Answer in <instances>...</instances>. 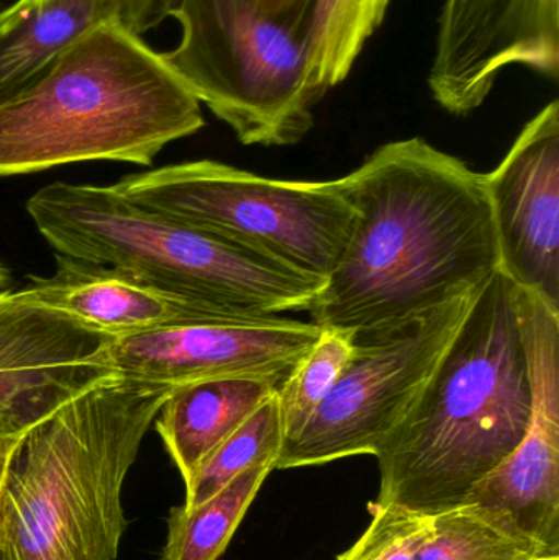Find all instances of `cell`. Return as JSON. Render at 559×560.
<instances>
[{
	"label": "cell",
	"instance_id": "1",
	"mask_svg": "<svg viewBox=\"0 0 559 560\" xmlns=\"http://www.w3.org/2000/svg\"><path fill=\"white\" fill-rule=\"evenodd\" d=\"M338 180L354 223L311 308L322 328L403 322L476 292L501 268L485 174L422 138L377 148Z\"/></svg>",
	"mask_w": 559,
	"mask_h": 560
},
{
	"label": "cell",
	"instance_id": "2",
	"mask_svg": "<svg viewBox=\"0 0 559 560\" xmlns=\"http://www.w3.org/2000/svg\"><path fill=\"white\" fill-rule=\"evenodd\" d=\"M532 405L514 283L498 271L479 287L409 413L374 454V503L430 516L465 505L524 440Z\"/></svg>",
	"mask_w": 559,
	"mask_h": 560
},
{
	"label": "cell",
	"instance_id": "3",
	"mask_svg": "<svg viewBox=\"0 0 559 560\" xmlns=\"http://www.w3.org/2000/svg\"><path fill=\"white\" fill-rule=\"evenodd\" d=\"M173 388L110 377L23 434L0 490V560H115L124 486Z\"/></svg>",
	"mask_w": 559,
	"mask_h": 560
},
{
	"label": "cell",
	"instance_id": "4",
	"mask_svg": "<svg viewBox=\"0 0 559 560\" xmlns=\"http://www.w3.org/2000/svg\"><path fill=\"white\" fill-rule=\"evenodd\" d=\"M202 127L200 102L163 55L121 23H102L0 105V177L88 161L148 166Z\"/></svg>",
	"mask_w": 559,
	"mask_h": 560
},
{
	"label": "cell",
	"instance_id": "5",
	"mask_svg": "<svg viewBox=\"0 0 559 560\" xmlns=\"http://www.w3.org/2000/svg\"><path fill=\"white\" fill-rule=\"evenodd\" d=\"M26 212L62 258L120 269L238 318L311 312L324 282L121 196L115 186L55 183Z\"/></svg>",
	"mask_w": 559,
	"mask_h": 560
},
{
	"label": "cell",
	"instance_id": "6",
	"mask_svg": "<svg viewBox=\"0 0 559 560\" xmlns=\"http://www.w3.org/2000/svg\"><path fill=\"white\" fill-rule=\"evenodd\" d=\"M171 16L180 39L164 61L243 144L289 147L311 131L325 94L312 82L307 28L253 0H179Z\"/></svg>",
	"mask_w": 559,
	"mask_h": 560
},
{
	"label": "cell",
	"instance_id": "7",
	"mask_svg": "<svg viewBox=\"0 0 559 560\" xmlns=\"http://www.w3.org/2000/svg\"><path fill=\"white\" fill-rule=\"evenodd\" d=\"M114 186L150 212L324 283L353 230L354 209L338 179H269L217 161H193L133 174Z\"/></svg>",
	"mask_w": 559,
	"mask_h": 560
},
{
	"label": "cell",
	"instance_id": "8",
	"mask_svg": "<svg viewBox=\"0 0 559 560\" xmlns=\"http://www.w3.org/2000/svg\"><path fill=\"white\" fill-rule=\"evenodd\" d=\"M476 292L403 322L354 331L343 374L307 424L284 441L276 469L374 456L426 387Z\"/></svg>",
	"mask_w": 559,
	"mask_h": 560
},
{
	"label": "cell",
	"instance_id": "9",
	"mask_svg": "<svg viewBox=\"0 0 559 560\" xmlns=\"http://www.w3.org/2000/svg\"><path fill=\"white\" fill-rule=\"evenodd\" d=\"M514 305L531 368V423L521 444L475 487L465 505L499 513L559 558V312L517 285Z\"/></svg>",
	"mask_w": 559,
	"mask_h": 560
},
{
	"label": "cell",
	"instance_id": "10",
	"mask_svg": "<svg viewBox=\"0 0 559 560\" xmlns=\"http://www.w3.org/2000/svg\"><path fill=\"white\" fill-rule=\"evenodd\" d=\"M559 74V0H445L429 88L440 107L468 115L505 69Z\"/></svg>",
	"mask_w": 559,
	"mask_h": 560
},
{
	"label": "cell",
	"instance_id": "11",
	"mask_svg": "<svg viewBox=\"0 0 559 560\" xmlns=\"http://www.w3.org/2000/svg\"><path fill=\"white\" fill-rule=\"evenodd\" d=\"M317 323L281 315L189 323L114 339L115 375L176 388L225 377L282 382L321 338Z\"/></svg>",
	"mask_w": 559,
	"mask_h": 560
},
{
	"label": "cell",
	"instance_id": "12",
	"mask_svg": "<svg viewBox=\"0 0 559 560\" xmlns=\"http://www.w3.org/2000/svg\"><path fill=\"white\" fill-rule=\"evenodd\" d=\"M114 339L16 292L0 296V430L26 433L75 395L115 377Z\"/></svg>",
	"mask_w": 559,
	"mask_h": 560
},
{
	"label": "cell",
	"instance_id": "13",
	"mask_svg": "<svg viewBox=\"0 0 559 560\" xmlns=\"http://www.w3.org/2000/svg\"><path fill=\"white\" fill-rule=\"evenodd\" d=\"M499 271L559 312V102L541 108L504 160L485 174Z\"/></svg>",
	"mask_w": 559,
	"mask_h": 560
},
{
	"label": "cell",
	"instance_id": "14",
	"mask_svg": "<svg viewBox=\"0 0 559 560\" xmlns=\"http://www.w3.org/2000/svg\"><path fill=\"white\" fill-rule=\"evenodd\" d=\"M16 295L59 310L115 339L189 323L249 319L194 302L130 272L62 256L51 278L33 280Z\"/></svg>",
	"mask_w": 559,
	"mask_h": 560
},
{
	"label": "cell",
	"instance_id": "15",
	"mask_svg": "<svg viewBox=\"0 0 559 560\" xmlns=\"http://www.w3.org/2000/svg\"><path fill=\"white\" fill-rule=\"evenodd\" d=\"M127 26L125 0H16L0 12V105L38 81L102 23Z\"/></svg>",
	"mask_w": 559,
	"mask_h": 560
},
{
	"label": "cell",
	"instance_id": "16",
	"mask_svg": "<svg viewBox=\"0 0 559 560\" xmlns=\"http://www.w3.org/2000/svg\"><path fill=\"white\" fill-rule=\"evenodd\" d=\"M279 387L281 382L275 378L225 377L173 388L154 423L184 487Z\"/></svg>",
	"mask_w": 559,
	"mask_h": 560
},
{
	"label": "cell",
	"instance_id": "17",
	"mask_svg": "<svg viewBox=\"0 0 559 560\" xmlns=\"http://www.w3.org/2000/svg\"><path fill=\"white\" fill-rule=\"evenodd\" d=\"M272 470L252 467L200 505L171 510L163 560H219Z\"/></svg>",
	"mask_w": 559,
	"mask_h": 560
},
{
	"label": "cell",
	"instance_id": "18",
	"mask_svg": "<svg viewBox=\"0 0 559 560\" xmlns=\"http://www.w3.org/2000/svg\"><path fill=\"white\" fill-rule=\"evenodd\" d=\"M389 5L391 0H314L307 52L315 88L327 94L350 75Z\"/></svg>",
	"mask_w": 559,
	"mask_h": 560
},
{
	"label": "cell",
	"instance_id": "19",
	"mask_svg": "<svg viewBox=\"0 0 559 560\" xmlns=\"http://www.w3.org/2000/svg\"><path fill=\"white\" fill-rule=\"evenodd\" d=\"M557 558L519 533L508 518L476 505L435 515V525L412 560H544Z\"/></svg>",
	"mask_w": 559,
	"mask_h": 560
},
{
	"label": "cell",
	"instance_id": "20",
	"mask_svg": "<svg viewBox=\"0 0 559 560\" xmlns=\"http://www.w3.org/2000/svg\"><path fill=\"white\" fill-rule=\"evenodd\" d=\"M284 438L276 394L207 457L189 486H186L183 506L193 509L200 505L252 467L275 464L276 469Z\"/></svg>",
	"mask_w": 559,
	"mask_h": 560
},
{
	"label": "cell",
	"instance_id": "21",
	"mask_svg": "<svg viewBox=\"0 0 559 560\" xmlns=\"http://www.w3.org/2000/svg\"><path fill=\"white\" fill-rule=\"evenodd\" d=\"M354 331L322 328L311 351L298 362L278 390L279 410L284 424V441L294 438L334 390L343 374L351 352Z\"/></svg>",
	"mask_w": 559,
	"mask_h": 560
},
{
	"label": "cell",
	"instance_id": "22",
	"mask_svg": "<svg viewBox=\"0 0 559 560\" xmlns=\"http://www.w3.org/2000/svg\"><path fill=\"white\" fill-rule=\"evenodd\" d=\"M370 513L366 532L337 560H412L435 525V516L393 503H370Z\"/></svg>",
	"mask_w": 559,
	"mask_h": 560
},
{
	"label": "cell",
	"instance_id": "23",
	"mask_svg": "<svg viewBox=\"0 0 559 560\" xmlns=\"http://www.w3.org/2000/svg\"><path fill=\"white\" fill-rule=\"evenodd\" d=\"M261 12L308 30L314 0H253Z\"/></svg>",
	"mask_w": 559,
	"mask_h": 560
},
{
	"label": "cell",
	"instance_id": "24",
	"mask_svg": "<svg viewBox=\"0 0 559 560\" xmlns=\"http://www.w3.org/2000/svg\"><path fill=\"white\" fill-rule=\"evenodd\" d=\"M23 434L25 433H10V431L0 430V490H2L7 470H9L13 453L22 441Z\"/></svg>",
	"mask_w": 559,
	"mask_h": 560
},
{
	"label": "cell",
	"instance_id": "25",
	"mask_svg": "<svg viewBox=\"0 0 559 560\" xmlns=\"http://www.w3.org/2000/svg\"><path fill=\"white\" fill-rule=\"evenodd\" d=\"M9 285V275H7L5 269H3L2 266H0V296L5 295V293L10 292Z\"/></svg>",
	"mask_w": 559,
	"mask_h": 560
},
{
	"label": "cell",
	"instance_id": "26",
	"mask_svg": "<svg viewBox=\"0 0 559 560\" xmlns=\"http://www.w3.org/2000/svg\"><path fill=\"white\" fill-rule=\"evenodd\" d=\"M544 560H559V558L544 559Z\"/></svg>",
	"mask_w": 559,
	"mask_h": 560
}]
</instances>
